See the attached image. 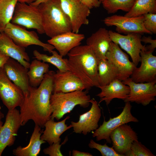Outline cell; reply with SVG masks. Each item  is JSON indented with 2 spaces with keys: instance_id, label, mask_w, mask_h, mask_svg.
<instances>
[{
  "instance_id": "17",
  "label": "cell",
  "mask_w": 156,
  "mask_h": 156,
  "mask_svg": "<svg viewBox=\"0 0 156 156\" xmlns=\"http://www.w3.org/2000/svg\"><path fill=\"white\" fill-rule=\"evenodd\" d=\"M92 106L88 112L79 115L77 122H71L73 132L86 135L98 127V122L101 116V110L98 102L94 99H90Z\"/></svg>"
},
{
  "instance_id": "33",
  "label": "cell",
  "mask_w": 156,
  "mask_h": 156,
  "mask_svg": "<svg viewBox=\"0 0 156 156\" xmlns=\"http://www.w3.org/2000/svg\"><path fill=\"white\" fill-rule=\"evenodd\" d=\"M88 146L91 148L98 150L102 156H122L117 153L112 147L108 146L106 143L101 145L96 143L92 139L90 141Z\"/></svg>"
},
{
  "instance_id": "4",
  "label": "cell",
  "mask_w": 156,
  "mask_h": 156,
  "mask_svg": "<svg viewBox=\"0 0 156 156\" xmlns=\"http://www.w3.org/2000/svg\"><path fill=\"white\" fill-rule=\"evenodd\" d=\"M88 93V90H85L52 93L50 99L52 111L50 118L58 120L77 105L84 108L88 107L91 99Z\"/></svg>"
},
{
  "instance_id": "22",
  "label": "cell",
  "mask_w": 156,
  "mask_h": 156,
  "mask_svg": "<svg viewBox=\"0 0 156 156\" xmlns=\"http://www.w3.org/2000/svg\"><path fill=\"white\" fill-rule=\"evenodd\" d=\"M98 88L101 90V92L96 95L100 98L98 103L99 104L105 101L107 105L115 98L124 101L127 98L130 92L129 86L117 79L107 85Z\"/></svg>"
},
{
  "instance_id": "23",
  "label": "cell",
  "mask_w": 156,
  "mask_h": 156,
  "mask_svg": "<svg viewBox=\"0 0 156 156\" xmlns=\"http://www.w3.org/2000/svg\"><path fill=\"white\" fill-rule=\"evenodd\" d=\"M112 41L108 31L100 28L86 40V44L92 49L99 60L106 59V54Z\"/></svg>"
},
{
  "instance_id": "25",
  "label": "cell",
  "mask_w": 156,
  "mask_h": 156,
  "mask_svg": "<svg viewBox=\"0 0 156 156\" xmlns=\"http://www.w3.org/2000/svg\"><path fill=\"white\" fill-rule=\"evenodd\" d=\"M41 127L35 125L29 143L27 146H21L13 150V154L16 156H37L39 153L41 145L46 142L41 139L42 130Z\"/></svg>"
},
{
  "instance_id": "44",
  "label": "cell",
  "mask_w": 156,
  "mask_h": 156,
  "mask_svg": "<svg viewBox=\"0 0 156 156\" xmlns=\"http://www.w3.org/2000/svg\"><path fill=\"white\" fill-rule=\"evenodd\" d=\"M101 3L104 1L105 0H99Z\"/></svg>"
},
{
  "instance_id": "38",
  "label": "cell",
  "mask_w": 156,
  "mask_h": 156,
  "mask_svg": "<svg viewBox=\"0 0 156 156\" xmlns=\"http://www.w3.org/2000/svg\"><path fill=\"white\" fill-rule=\"evenodd\" d=\"M73 156H92L93 155L88 152H81L77 150H73L72 152Z\"/></svg>"
},
{
  "instance_id": "36",
  "label": "cell",
  "mask_w": 156,
  "mask_h": 156,
  "mask_svg": "<svg viewBox=\"0 0 156 156\" xmlns=\"http://www.w3.org/2000/svg\"><path fill=\"white\" fill-rule=\"evenodd\" d=\"M141 40L146 44H150L148 45L145 46V51L153 53L156 48V40L153 39L151 37L144 36L142 37Z\"/></svg>"
},
{
  "instance_id": "30",
  "label": "cell",
  "mask_w": 156,
  "mask_h": 156,
  "mask_svg": "<svg viewBox=\"0 0 156 156\" xmlns=\"http://www.w3.org/2000/svg\"><path fill=\"white\" fill-rule=\"evenodd\" d=\"M52 55H47L40 53L36 50L33 51V54L34 58L42 61L44 62L49 63L55 66L60 71L64 72L68 70L67 65V59L63 58L56 51L53 50Z\"/></svg>"
},
{
  "instance_id": "32",
  "label": "cell",
  "mask_w": 156,
  "mask_h": 156,
  "mask_svg": "<svg viewBox=\"0 0 156 156\" xmlns=\"http://www.w3.org/2000/svg\"><path fill=\"white\" fill-rule=\"evenodd\" d=\"M149 149L141 142L134 141L125 156H155Z\"/></svg>"
},
{
  "instance_id": "13",
  "label": "cell",
  "mask_w": 156,
  "mask_h": 156,
  "mask_svg": "<svg viewBox=\"0 0 156 156\" xmlns=\"http://www.w3.org/2000/svg\"><path fill=\"white\" fill-rule=\"evenodd\" d=\"M106 59L117 69L118 79L121 81L130 77L137 66L130 61L129 56L122 51L119 46L112 42L106 54Z\"/></svg>"
},
{
  "instance_id": "9",
  "label": "cell",
  "mask_w": 156,
  "mask_h": 156,
  "mask_svg": "<svg viewBox=\"0 0 156 156\" xmlns=\"http://www.w3.org/2000/svg\"><path fill=\"white\" fill-rule=\"evenodd\" d=\"M144 20L143 15L135 17H128L114 15L105 18L103 20V21L108 27L115 26L116 31L119 34H152L144 27Z\"/></svg>"
},
{
  "instance_id": "40",
  "label": "cell",
  "mask_w": 156,
  "mask_h": 156,
  "mask_svg": "<svg viewBox=\"0 0 156 156\" xmlns=\"http://www.w3.org/2000/svg\"><path fill=\"white\" fill-rule=\"evenodd\" d=\"M48 0H36L34 1L30 4L36 6H38L40 4L45 2Z\"/></svg>"
},
{
  "instance_id": "27",
  "label": "cell",
  "mask_w": 156,
  "mask_h": 156,
  "mask_svg": "<svg viewBox=\"0 0 156 156\" xmlns=\"http://www.w3.org/2000/svg\"><path fill=\"white\" fill-rule=\"evenodd\" d=\"M98 72L99 86L107 85L118 79L117 70L106 59L99 60Z\"/></svg>"
},
{
  "instance_id": "41",
  "label": "cell",
  "mask_w": 156,
  "mask_h": 156,
  "mask_svg": "<svg viewBox=\"0 0 156 156\" xmlns=\"http://www.w3.org/2000/svg\"><path fill=\"white\" fill-rule=\"evenodd\" d=\"M35 0H18V2L30 4L34 1Z\"/></svg>"
},
{
  "instance_id": "26",
  "label": "cell",
  "mask_w": 156,
  "mask_h": 156,
  "mask_svg": "<svg viewBox=\"0 0 156 156\" xmlns=\"http://www.w3.org/2000/svg\"><path fill=\"white\" fill-rule=\"evenodd\" d=\"M49 65L37 59L33 60L29 67L27 74L30 86H38L43 80L45 75L49 70Z\"/></svg>"
},
{
  "instance_id": "1",
  "label": "cell",
  "mask_w": 156,
  "mask_h": 156,
  "mask_svg": "<svg viewBox=\"0 0 156 156\" xmlns=\"http://www.w3.org/2000/svg\"><path fill=\"white\" fill-rule=\"evenodd\" d=\"M55 73L53 71H49L38 87L31 86L28 95L24 96L19 107L21 126L31 120L35 125L43 128L50 119L52 111L50 99L53 93Z\"/></svg>"
},
{
  "instance_id": "3",
  "label": "cell",
  "mask_w": 156,
  "mask_h": 156,
  "mask_svg": "<svg viewBox=\"0 0 156 156\" xmlns=\"http://www.w3.org/2000/svg\"><path fill=\"white\" fill-rule=\"evenodd\" d=\"M38 7L42 16L44 34L48 36L51 38L72 31L70 20L63 11L60 0H48Z\"/></svg>"
},
{
  "instance_id": "34",
  "label": "cell",
  "mask_w": 156,
  "mask_h": 156,
  "mask_svg": "<svg viewBox=\"0 0 156 156\" xmlns=\"http://www.w3.org/2000/svg\"><path fill=\"white\" fill-rule=\"evenodd\" d=\"M68 140V137L66 136L61 144H60L61 141H59L50 145L49 146L43 149V153L45 155H49L50 156H63L61 151L60 148L62 145L65 144Z\"/></svg>"
},
{
  "instance_id": "12",
  "label": "cell",
  "mask_w": 156,
  "mask_h": 156,
  "mask_svg": "<svg viewBox=\"0 0 156 156\" xmlns=\"http://www.w3.org/2000/svg\"><path fill=\"white\" fill-rule=\"evenodd\" d=\"M0 97L8 110L20 107L24 98L21 90L8 77L3 66L0 68Z\"/></svg>"
},
{
  "instance_id": "37",
  "label": "cell",
  "mask_w": 156,
  "mask_h": 156,
  "mask_svg": "<svg viewBox=\"0 0 156 156\" xmlns=\"http://www.w3.org/2000/svg\"><path fill=\"white\" fill-rule=\"evenodd\" d=\"M90 9L99 7L101 3L99 0H80Z\"/></svg>"
},
{
  "instance_id": "24",
  "label": "cell",
  "mask_w": 156,
  "mask_h": 156,
  "mask_svg": "<svg viewBox=\"0 0 156 156\" xmlns=\"http://www.w3.org/2000/svg\"><path fill=\"white\" fill-rule=\"evenodd\" d=\"M70 118V116H68L62 120L57 122L50 118L44 125L45 129L42 131L41 139L47 142L49 145L61 141V135L73 127L71 124L68 126L65 124L66 120Z\"/></svg>"
},
{
  "instance_id": "21",
  "label": "cell",
  "mask_w": 156,
  "mask_h": 156,
  "mask_svg": "<svg viewBox=\"0 0 156 156\" xmlns=\"http://www.w3.org/2000/svg\"><path fill=\"white\" fill-rule=\"evenodd\" d=\"M0 51L29 69L30 58L25 48L16 44L4 32H0Z\"/></svg>"
},
{
  "instance_id": "42",
  "label": "cell",
  "mask_w": 156,
  "mask_h": 156,
  "mask_svg": "<svg viewBox=\"0 0 156 156\" xmlns=\"http://www.w3.org/2000/svg\"><path fill=\"white\" fill-rule=\"evenodd\" d=\"M4 117V115L1 112V108L0 107V120H1Z\"/></svg>"
},
{
  "instance_id": "6",
  "label": "cell",
  "mask_w": 156,
  "mask_h": 156,
  "mask_svg": "<svg viewBox=\"0 0 156 156\" xmlns=\"http://www.w3.org/2000/svg\"><path fill=\"white\" fill-rule=\"evenodd\" d=\"M3 32L16 44L21 47L25 48L31 45H36L42 47L44 51L50 53L55 49L51 44L40 40L35 32L28 31L21 26L11 22L7 24Z\"/></svg>"
},
{
  "instance_id": "11",
  "label": "cell",
  "mask_w": 156,
  "mask_h": 156,
  "mask_svg": "<svg viewBox=\"0 0 156 156\" xmlns=\"http://www.w3.org/2000/svg\"><path fill=\"white\" fill-rule=\"evenodd\" d=\"M62 8L69 17L72 31L78 33L81 26L89 23L90 9L80 0H60Z\"/></svg>"
},
{
  "instance_id": "16",
  "label": "cell",
  "mask_w": 156,
  "mask_h": 156,
  "mask_svg": "<svg viewBox=\"0 0 156 156\" xmlns=\"http://www.w3.org/2000/svg\"><path fill=\"white\" fill-rule=\"evenodd\" d=\"M110 138L112 147L122 156H125L134 141H138L137 133L127 124L122 125L112 131Z\"/></svg>"
},
{
  "instance_id": "35",
  "label": "cell",
  "mask_w": 156,
  "mask_h": 156,
  "mask_svg": "<svg viewBox=\"0 0 156 156\" xmlns=\"http://www.w3.org/2000/svg\"><path fill=\"white\" fill-rule=\"evenodd\" d=\"M145 28L152 34H156V13H148L143 15Z\"/></svg>"
},
{
  "instance_id": "10",
  "label": "cell",
  "mask_w": 156,
  "mask_h": 156,
  "mask_svg": "<svg viewBox=\"0 0 156 156\" xmlns=\"http://www.w3.org/2000/svg\"><path fill=\"white\" fill-rule=\"evenodd\" d=\"M112 41L117 44L130 56L132 62L137 66L140 62L141 51L145 50V45L142 43V35L131 33L123 35L112 31H108Z\"/></svg>"
},
{
  "instance_id": "2",
  "label": "cell",
  "mask_w": 156,
  "mask_h": 156,
  "mask_svg": "<svg viewBox=\"0 0 156 156\" xmlns=\"http://www.w3.org/2000/svg\"><path fill=\"white\" fill-rule=\"evenodd\" d=\"M68 70L79 77L90 90L99 85L98 80L99 60L91 48L87 45H79L67 54Z\"/></svg>"
},
{
  "instance_id": "29",
  "label": "cell",
  "mask_w": 156,
  "mask_h": 156,
  "mask_svg": "<svg viewBox=\"0 0 156 156\" xmlns=\"http://www.w3.org/2000/svg\"><path fill=\"white\" fill-rule=\"evenodd\" d=\"M18 0H0V32L10 22Z\"/></svg>"
},
{
  "instance_id": "28",
  "label": "cell",
  "mask_w": 156,
  "mask_h": 156,
  "mask_svg": "<svg viewBox=\"0 0 156 156\" xmlns=\"http://www.w3.org/2000/svg\"><path fill=\"white\" fill-rule=\"evenodd\" d=\"M148 13H156V0H135L130 10L124 16L135 17Z\"/></svg>"
},
{
  "instance_id": "8",
  "label": "cell",
  "mask_w": 156,
  "mask_h": 156,
  "mask_svg": "<svg viewBox=\"0 0 156 156\" xmlns=\"http://www.w3.org/2000/svg\"><path fill=\"white\" fill-rule=\"evenodd\" d=\"M122 82L130 88L129 94L125 102H135L146 106L155 100L156 81L135 83L130 77Z\"/></svg>"
},
{
  "instance_id": "43",
  "label": "cell",
  "mask_w": 156,
  "mask_h": 156,
  "mask_svg": "<svg viewBox=\"0 0 156 156\" xmlns=\"http://www.w3.org/2000/svg\"><path fill=\"white\" fill-rule=\"evenodd\" d=\"M3 125V122L1 121V120H0V130Z\"/></svg>"
},
{
  "instance_id": "20",
  "label": "cell",
  "mask_w": 156,
  "mask_h": 156,
  "mask_svg": "<svg viewBox=\"0 0 156 156\" xmlns=\"http://www.w3.org/2000/svg\"><path fill=\"white\" fill-rule=\"evenodd\" d=\"M84 38V34L71 31L51 38L47 42L53 45L63 57L67 55L72 49L81 45V41Z\"/></svg>"
},
{
  "instance_id": "7",
  "label": "cell",
  "mask_w": 156,
  "mask_h": 156,
  "mask_svg": "<svg viewBox=\"0 0 156 156\" xmlns=\"http://www.w3.org/2000/svg\"><path fill=\"white\" fill-rule=\"evenodd\" d=\"M125 103L122 111L118 116L113 118H110L107 121H105V118H104L102 124L95 130L92 135L93 137L96 138V141L105 140L107 143L111 144L112 141L110 135L114 129L124 124L131 122H139V120L131 114L132 106L130 102Z\"/></svg>"
},
{
  "instance_id": "14",
  "label": "cell",
  "mask_w": 156,
  "mask_h": 156,
  "mask_svg": "<svg viewBox=\"0 0 156 156\" xmlns=\"http://www.w3.org/2000/svg\"><path fill=\"white\" fill-rule=\"evenodd\" d=\"M21 126L19 111L16 108L8 110L5 122L0 130V156L7 147L14 144Z\"/></svg>"
},
{
  "instance_id": "15",
  "label": "cell",
  "mask_w": 156,
  "mask_h": 156,
  "mask_svg": "<svg viewBox=\"0 0 156 156\" xmlns=\"http://www.w3.org/2000/svg\"><path fill=\"white\" fill-rule=\"evenodd\" d=\"M153 53L141 51L140 66L135 68L130 77L134 82L145 83L156 81V56Z\"/></svg>"
},
{
  "instance_id": "31",
  "label": "cell",
  "mask_w": 156,
  "mask_h": 156,
  "mask_svg": "<svg viewBox=\"0 0 156 156\" xmlns=\"http://www.w3.org/2000/svg\"><path fill=\"white\" fill-rule=\"evenodd\" d=\"M135 0H105L103 6L109 14H114L119 10L127 12L132 7Z\"/></svg>"
},
{
  "instance_id": "5",
  "label": "cell",
  "mask_w": 156,
  "mask_h": 156,
  "mask_svg": "<svg viewBox=\"0 0 156 156\" xmlns=\"http://www.w3.org/2000/svg\"><path fill=\"white\" fill-rule=\"evenodd\" d=\"M11 22L28 29H35L40 34H44L42 16L38 6L18 2Z\"/></svg>"
},
{
  "instance_id": "19",
  "label": "cell",
  "mask_w": 156,
  "mask_h": 156,
  "mask_svg": "<svg viewBox=\"0 0 156 156\" xmlns=\"http://www.w3.org/2000/svg\"><path fill=\"white\" fill-rule=\"evenodd\" d=\"M84 90H87L83 82L70 71L62 72L58 70L54 74L53 93Z\"/></svg>"
},
{
  "instance_id": "39",
  "label": "cell",
  "mask_w": 156,
  "mask_h": 156,
  "mask_svg": "<svg viewBox=\"0 0 156 156\" xmlns=\"http://www.w3.org/2000/svg\"><path fill=\"white\" fill-rule=\"evenodd\" d=\"M10 58L0 51V68L3 66Z\"/></svg>"
},
{
  "instance_id": "18",
  "label": "cell",
  "mask_w": 156,
  "mask_h": 156,
  "mask_svg": "<svg viewBox=\"0 0 156 156\" xmlns=\"http://www.w3.org/2000/svg\"><path fill=\"white\" fill-rule=\"evenodd\" d=\"M3 68L8 77L21 90L24 96L28 95L31 87L27 74L28 69L11 58L8 59Z\"/></svg>"
}]
</instances>
